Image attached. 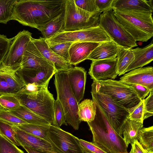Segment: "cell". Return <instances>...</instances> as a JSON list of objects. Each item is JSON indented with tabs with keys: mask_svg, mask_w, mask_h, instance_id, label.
I'll return each instance as SVG.
<instances>
[{
	"mask_svg": "<svg viewBox=\"0 0 153 153\" xmlns=\"http://www.w3.org/2000/svg\"><path fill=\"white\" fill-rule=\"evenodd\" d=\"M66 0H17L11 20L37 29L65 11Z\"/></svg>",
	"mask_w": 153,
	"mask_h": 153,
	"instance_id": "obj_1",
	"label": "cell"
},
{
	"mask_svg": "<svg viewBox=\"0 0 153 153\" xmlns=\"http://www.w3.org/2000/svg\"><path fill=\"white\" fill-rule=\"evenodd\" d=\"M95 103L96 116L93 120L87 122L92 134V142L107 153H128V147L123 138L112 127Z\"/></svg>",
	"mask_w": 153,
	"mask_h": 153,
	"instance_id": "obj_2",
	"label": "cell"
},
{
	"mask_svg": "<svg viewBox=\"0 0 153 153\" xmlns=\"http://www.w3.org/2000/svg\"><path fill=\"white\" fill-rule=\"evenodd\" d=\"M67 69L57 71L54 74V84L57 99L63 109L67 123L76 130L79 129L81 122L78 115V104L69 83Z\"/></svg>",
	"mask_w": 153,
	"mask_h": 153,
	"instance_id": "obj_3",
	"label": "cell"
},
{
	"mask_svg": "<svg viewBox=\"0 0 153 153\" xmlns=\"http://www.w3.org/2000/svg\"><path fill=\"white\" fill-rule=\"evenodd\" d=\"M91 91L109 96L114 101L128 111L142 101L133 88L119 80L108 79L93 81Z\"/></svg>",
	"mask_w": 153,
	"mask_h": 153,
	"instance_id": "obj_4",
	"label": "cell"
},
{
	"mask_svg": "<svg viewBox=\"0 0 153 153\" xmlns=\"http://www.w3.org/2000/svg\"><path fill=\"white\" fill-rule=\"evenodd\" d=\"M48 87L44 86L33 94H15L21 105L52 125L54 120L53 105L55 100Z\"/></svg>",
	"mask_w": 153,
	"mask_h": 153,
	"instance_id": "obj_5",
	"label": "cell"
},
{
	"mask_svg": "<svg viewBox=\"0 0 153 153\" xmlns=\"http://www.w3.org/2000/svg\"><path fill=\"white\" fill-rule=\"evenodd\" d=\"M100 11L90 13L77 6L74 0H66L63 31H74L99 25Z\"/></svg>",
	"mask_w": 153,
	"mask_h": 153,
	"instance_id": "obj_6",
	"label": "cell"
},
{
	"mask_svg": "<svg viewBox=\"0 0 153 153\" xmlns=\"http://www.w3.org/2000/svg\"><path fill=\"white\" fill-rule=\"evenodd\" d=\"M92 100L97 103L115 131L120 135L129 114L127 109L119 104L109 96L91 91Z\"/></svg>",
	"mask_w": 153,
	"mask_h": 153,
	"instance_id": "obj_7",
	"label": "cell"
},
{
	"mask_svg": "<svg viewBox=\"0 0 153 153\" xmlns=\"http://www.w3.org/2000/svg\"><path fill=\"white\" fill-rule=\"evenodd\" d=\"M113 41L100 25L74 31H63L46 40L48 45L65 42H89L101 43Z\"/></svg>",
	"mask_w": 153,
	"mask_h": 153,
	"instance_id": "obj_8",
	"label": "cell"
},
{
	"mask_svg": "<svg viewBox=\"0 0 153 153\" xmlns=\"http://www.w3.org/2000/svg\"><path fill=\"white\" fill-rule=\"evenodd\" d=\"M99 25L118 46L126 48L137 46L136 41L117 19L112 9L101 14Z\"/></svg>",
	"mask_w": 153,
	"mask_h": 153,
	"instance_id": "obj_9",
	"label": "cell"
},
{
	"mask_svg": "<svg viewBox=\"0 0 153 153\" xmlns=\"http://www.w3.org/2000/svg\"><path fill=\"white\" fill-rule=\"evenodd\" d=\"M46 140L50 143L54 153H84L80 145L79 138L51 124Z\"/></svg>",
	"mask_w": 153,
	"mask_h": 153,
	"instance_id": "obj_10",
	"label": "cell"
},
{
	"mask_svg": "<svg viewBox=\"0 0 153 153\" xmlns=\"http://www.w3.org/2000/svg\"><path fill=\"white\" fill-rule=\"evenodd\" d=\"M32 37V33L25 30L19 32L14 37L2 63L3 67L14 71L21 68L23 56Z\"/></svg>",
	"mask_w": 153,
	"mask_h": 153,
	"instance_id": "obj_11",
	"label": "cell"
},
{
	"mask_svg": "<svg viewBox=\"0 0 153 153\" xmlns=\"http://www.w3.org/2000/svg\"><path fill=\"white\" fill-rule=\"evenodd\" d=\"M88 74L94 81L114 79L118 75L116 58L92 60Z\"/></svg>",
	"mask_w": 153,
	"mask_h": 153,
	"instance_id": "obj_12",
	"label": "cell"
},
{
	"mask_svg": "<svg viewBox=\"0 0 153 153\" xmlns=\"http://www.w3.org/2000/svg\"><path fill=\"white\" fill-rule=\"evenodd\" d=\"M51 68H56L42 56L30 39L23 56L20 68L39 69Z\"/></svg>",
	"mask_w": 153,
	"mask_h": 153,
	"instance_id": "obj_13",
	"label": "cell"
},
{
	"mask_svg": "<svg viewBox=\"0 0 153 153\" xmlns=\"http://www.w3.org/2000/svg\"><path fill=\"white\" fill-rule=\"evenodd\" d=\"M57 70L54 68L29 69L19 68L16 73L25 85L34 83L42 86L48 85L49 82Z\"/></svg>",
	"mask_w": 153,
	"mask_h": 153,
	"instance_id": "obj_14",
	"label": "cell"
},
{
	"mask_svg": "<svg viewBox=\"0 0 153 153\" xmlns=\"http://www.w3.org/2000/svg\"><path fill=\"white\" fill-rule=\"evenodd\" d=\"M113 13L129 21L135 26L153 35L152 13L113 10Z\"/></svg>",
	"mask_w": 153,
	"mask_h": 153,
	"instance_id": "obj_15",
	"label": "cell"
},
{
	"mask_svg": "<svg viewBox=\"0 0 153 153\" xmlns=\"http://www.w3.org/2000/svg\"><path fill=\"white\" fill-rule=\"evenodd\" d=\"M123 83L139 85L153 89V67L148 66L133 69L124 74L119 80Z\"/></svg>",
	"mask_w": 153,
	"mask_h": 153,
	"instance_id": "obj_16",
	"label": "cell"
},
{
	"mask_svg": "<svg viewBox=\"0 0 153 153\" xmlns=\"http://www.w3.org/2000/svg\"><path fill=\"white\" fill-rule=\"evenodd\" d=\"M68 81L77 103L83 98L86 79V71L81 67H71L67 69Z\"/></svg>",
	"mask_w": 153,
	"mask_h": 153,
	"instance_id": "obj_17",
	"label": "cell"
},
{
	"mask_svg": "<svg viewBox=\"0 0 153 153\" xmlns=\"http://www.w3.org/2000/svg\"><path fill=\"white\" fill-rule=\"evenodd\" d=\"M31 40L42 56L54 65L57 71L68 69L72 67L51 49L43 37H40L38 39L32 37Z\"/></svg>",
	"mask_w": 153,
	"mask_h": 153,
	"instance_id": "obj_18",
	"label": "cell"
},
{
	"mask_svg": "<svg viewBox=\"0 0 153 153\" xmlns=\"http://www.w3.org/2000/svg\"><path fill=\"white\" fill-rule=\"evenodd\" d=\"M100 44L89 42H73L69 50V63L76 65L87 59L91 52Z\"/></svg>",
	"mask_w": 153,
	"mask_h": 153,
	"instance_id": "obj_19",
	"label": "cell"
},
{
	"mask_svg": "<svg viewBox=\"0 0 153 153\" xmlns=\"http://www.w3.org/2000/svg\"><path fill=\"white\" fill-rule=\"evenodd\" d=\"M16 138L22 145L36 149L54 153L51 146L47 140L21 130L13 126Z\"/></svg>",
	"mask_w": 153,
	"mask_h": 153,
	"instance_id": "obj_20",
	"label": "cell"
},
{
	"mask_svg": "<svg viewBox=\"0 0 153 153\" xmlns=\"http://www.w3.org/2000/svg\"><path fill=\"white\" fill-rule=\"evenodd\" d=\"M112 10L147 12L152 13V1L146 0H114Z\"/></svg>",
	"mask_w": 153,
	"mask_h": 153,
	"instance_id": "obj_21",
	"label": "cell"
},
{
	"mask_svg": "<svg viewBox=\"0 0 153 153\" xmlns=\"http://www.w3.org/2000/svg\"><path fill=\"white\" fill-rule=\"evenodd\" d=\"M132 50L134 55L133 61L128 68L126 72L138 68L142 67L150 63L153 60L152 41L143 48H137Z\"/></svg>",
	"mask_w": 153,
	"mask_h": 153,
	"instance_id": "obj_22",
	"label": "cell"
},
{
	"mask_svg": "<svg viewBox=\"0 0 153 153\" xmlns=\"http://www.w3.org/2000/svg\"><path fill=\"white\" fill-rule=\"evenodd\" d=\"M118 45L113 41L100 43L88 56L87 59L92 60L116 58Z\"/></svg>",
	"mask_w": 153,
	"mask_h": 153,
	"instance_id": "obj_23",
	"label": "cell"
},
{
	"mask_svg": "<svg viewBox=\"0 0 153 153\" xmlns=\"http://www.w3.org/2000/svg\"><path fill=\"white\" fill-rule=\"evenodd\" d=\"M64 15L65 11L37 29L41 32L43 38L45 40L48 39L56 34L63 31Z\"/></svg>",
	"mask_w": 153,
	"mask_h": 153,
	"instance_id": "obj_24",
	"label": "cell"
},
{
	"mask_svg": "<svg viewBox=\"0 0 153 153\" xmlns=\"http://www.w3.org/2000/svg\"><path fill=\"white\" fill-rule=\"evenodd\" d=\"M134 55L132 48H126L118 46L116 68L119 76L124 74L129 65L133 61Z\"/></svg>",
	"mask_w": 153,
	"mask_h": 153,
	"instance_id": "obj_25",
	"label": "cell"
},
{
	"mask_svg": "<svg viewBox=\"0 0 153 153\" xmlns=\"http://www.w3.org/2000/svg\"><path fill=\"white\" fill-rule=\"evenodd\" d=\"M143 123L128 118L126 121L123 129V139L128 147L129 144H132L138 140L139 133L143 128Z\"/></svg>",
	"mask_w": 153,
	"mask_h": 153,
	"instance_id": "obj_26",
	"label": "cell"
},
{
	"mask_svg": "<svg viewBox=\"0 0 153 153\" xmlns=\"http://www.w3.org/2000/svg\"><path fill=\"white\" fill-rule=\"evenodd\" d=\"M10 111L27 123L40 125H51L47 121L21 105L18 108Z\"/></svg>",
	"mask_w": 153,
	"mask_h": 153,
	"instance_id": "obj_27",
	"label": "cell"
},
{
	"mask_svg": "<svg viewBox=\"0 0 153 153\" xmlns=\"http://www.w3.org/2000/svg\"><path fill=\"white\" fill-rule=\"evenodd\" d=\"M114 14L118 20L136 41L146 42L153 37V35L147 33L135 26L129 21L117 14Z\"/></svg>",
	"mask_w": 153,
	"mask_h": 153,
	"instance_id": "obj_28",
	"label": "cell"
},
{
	"mask_svg": "<svg viewBox=\"0 0 153 153\" xmlns=\"http://www.w3.org/2000/svg\"><path fill=\"white\" fill-rule=\"evenodd\" d=\"M97 106L92 100L85 99L78 104V115L81 122H88L93 120L96 115Z\"/></svg>",
	"mask_w": 153,
	"mask_h": 153,
	"instance_id": "obj_29",
	"label": "cell"
},
{
	"mask_svg": "<svg viewBox=\"0 0 153 153\" xmlns=\"http://www.w3.org/2000/svg\"><path fill=\"white\" fill-rule=\"evenodd\" d=\"M0 75L5 79L15 94L21 90L25 85L17 75L16 71H6L1 68Z\"/></svg>",
	"mask_w": 153,
	"mask_h": 153,
	"instance_id": "obj_30",
	"label": "cell"
},
{
	"mask_svg": "<svg viewBox=\"0 0 153 153\" xmlns=\"http://www.w3.org/2000/svg\"><path fill=\"white\" fill-rule=\"evenodd\" d=\"M50 125L25 124L13 126L25 132L46 140Z\"/></svg>",
	"mask_w": 153,
	"mask_h": 153,
	"instance_id": "obj_31",
	"label": "cell"
},
{
	"mask_svg": "<svg viewBox=\"0 0 153 153\" xmlns=\"http://www.w3.org/2000/svg\"><path fill=\"white\" fill-rule=\"evenodd\" d=\"M138 141L146 151L153 152V126L143 128L140 130Z\"/></svg>",
	"mask_w": 153,
	"mask_h": 153,
	"instance_id": "obj_32",
	"label": "cell"
},
{
	"mask_svg": "<svg viewBox=\"0 0 153 153\" xmlns=\"http://www.w3.org/2000/svg\"><path fill=\"white\" fill-rule=\"evenodd\" d=\"M17 0H0V23L6 24L11 20L14 5Z\"/></svg>",
	"mask_w": 153,
	"mask_h": 153,
	"instance_id": "obj_33",
	"label": "cell"
},
{
	"mask_svg": "<svg viewBox=\"0 0 153 153\" xmlns=\"http://www.w3.org/2000/svg\"><path fill=\"white\" fill-rule=\"evenodd\" d=\"M54 122L52 125L60 128L62 125H67L63 109L59 101L55 100L53 105Z\"/></svg>",
	"mask_w": 153,
	"mask_h": 153,
	"instance_id": "obj_34",
	"label": "cell"
},
{
	"mask_svg": "<svg viewBox=\"0 0 153 153\" xmlns=\"http://www.w3.org/2000/svg\"><path fill=\"white\" fill-rule=\"evenodd\" d=\"M0 105L10 111L18 108L21 104L15 94H6L0 96Z\"/></svg>",
	"mask_w": 153,
	"mask_h": 153,
	"instance_id": "obj_35",
	"label": "cell"
},
{
	"mask_svg": "<svg viewBox=\"0 0 153 153\" xmlns=\"http://www.w3.org/2000/svg\"><path fill=\"white\" fill-rule=\"evenodd\" d=\"M0 120L12 126L27 123L13 114L9 110L4 108L1 105Z\"/></svg>",
	"mask_w": 153,
	"mask_h": 153,
	"instance_id": "obj_36",
	"label": "cell"
},
{
	"mask_svg": "<svg viewBox=\"0 0 153 153\" xmlns=\"http://www.w3.org/2000/svg\"><path fill=\"white\" fill-rule=\"evenodd\" d=\"M73 43L65 42L48 45L56 54L69 63V50Z\"/></svg>",
	"mask_w": 153,
	"mask_h": 153,
	"instance_id": "obj_37",
	"label": "cell"
},
{
	"mask_svg": "<svg viewBox=\"0 0 153 153\" xmlns=\"http://www.w3.org/2000/svg\"><path fill=\"white\" fill-rule=\"evenodd\" d=\"M0 134L16 146H21L15 136L13 126L0 120Z\"/></svg>",
	"mask_w": 153,
	"mask_h": 153,
	"instance_id": "obj_38",
	"label": "cell"
},
{
	"mask_svg": "<svg viewBox=\"0 0 153 153\" xmlns=\"http://www.w3.org/2000/svg\"><path fill=\"white\" fill-rule=\"evenodd\" d=\"M0 153H24L16 145L0 134Z\"/></svg>",
	"mask_w": 153,
	"mask_h": 153,
	"instance_id": "obj_39",
	"label": "cell"
},
{
	"mask_svg": "<svg viewBox=\"0 0 153 153\" xmlns=\"http://www.w3.org/2000/svg\"><path fill=\"white\" fill-rule=\"evenodd\" d=\"M129 119L140 122L142 123L143 122L144 112V100L129 111Z\"/></svg>",
	"mask_w": 153,
	"mask_h": 153,
	"instance_id": "obj_40",
	"label": "cell"
},
{
	"mask_svg": "<svg viewBox=\"0 0 153 153\" xmlns=\"http://www.w3.org/2000/svg\"><path fill=\"white\" fill-rule=\"evenodd\" d=\"M14 37L7 38L6 36L0 34V65L6 56Z\"/></svg>",
	"mask_w": 153,
	"mask_h": 153,
	"instance_id": "obj_41",
	"label": "cell"
},
{
	"mask_svg": "<svg viewBox=\"0 0 153 153\" xmlns=\"http://www.w3.org/2000/svg\"><path fill=\"white\" fill-rule=\"evenodd\" d=\"M76 5L80 8L90 13L99 11L95 0H74Z\"/></svg>",
	"mask_w": 153,
	"mask_h": 153,
	"instance_id": "obj_42",
	"label": "cell"
},
{
	"mask_svg": "<svg viewBox=\"0 0 153 153\" xmlns=\"http://www.w3.org/2000/svg\"><path fill=\"white\" fill-rule=\"evenodd\" d=\"M79 140L80 145L84 153H107L92 142L80 139Z\"/></svg>",
	"mask_w": 153,
	"mask_h": 153,
	"instance_id": "obj_43",
	"label": "cell"
},
{
	"mask_svg": "<svg viewBox=\"0 0 153 153\" xmlns=\"http://www.w3.org/2000/svg\"><path fill=\"white\" fill-rule=\"evenodd\" d=\"M153 115V90H151L148 96L144 100L143 120Z\"/></svg>",
	"mask_w": 153,
	"mask_h": 153,
	"instance_id": "obj_44",
	"label": "cell"
},
{
	"mask_svg": "<svg viewBox=\"0 0 153 153\" xmlns=\"http://www.w3.org/2000/svg\"><path fill=\"white\" fill-rule=\"evenodd\" d=\"M123 83L130 86L133 88L138 97L142 100H144L145 97L149 95L150 91L152 90H150L145 86L127 83Z\"/></svg>",
	"mask_w": 153,
	"mask_h": 153,
	"instance_id": "obj_45",
	"label": "cell"
},
{
	"mask_svg": "<svg viewBox=\"0 0 153 153\" xmlns=\"http://www.w3.org/2000/svg\"><path fill=\"white\" fill-rule=\"evenodd\" d=\"M46 86H40L34 83H28L21 90L15 94H29L34 93L38 92Z\"/></svg>",
	"mask_w": 153,
	"mask_h": 153,
	"instance_id": "obj_46",
	"label": "cell"
},
{
	"mask_svg": "<svg viewBox=\"0 0 153 153\" xmlns=\"http://www.w3.org/2000/svg\"><path fill=\"white\" fill-rule=\"evenodd\" d=\"M114 0H95L96 4L100 12L102 13L112 9Z\"/></svg>",
	"mask_w": 153,
	"mask_h": 153,
	"instance_id": "obj_47",
	"label": "cell"
},
{
	"mask_svg": "<svg viewBox=\"0 0 153 153\" xmlns=\"http://www.w3.org/2000/svg\"><path fill=\"white\" fill-rule=\"evenodd\" d=\"M14 92L9 86L5 79L0 75V95L15 94Z\"/></svg>",
	"mask_w": 153,
	"mask_h": 153,
	"instance_id": "obj_48",
	"label": "cell"
},
{
	"mask_svg": "<svg viewBox=\"0 0 153 153\" xmlns=\"http://www.w3.org/2000/svg\"><path fill=\"white\" fill-rule=\"evenodd\" d=\"M131 145L134 153H145V150L141 146L138 140H136Z\"/></svg>",
	"mask_w": 153,
	"mask_h": 153,
	"instance_id": "obj_49",
	"label": "cell"
},
{
	"mask_svg": "<svg viewBox=\"0 0 153 153\" xmlns=\"http://www.w3.org/2000/svg\"><path fill=\"white\" fill-rule=\"evenodd\" d=\"M28 153H51L45 151L39 150L31 147L22 145L21 146Z\"/></svg>",
	"mask_w": 153,
	"mask_h": 153,
	"instance_id": "obj_50",
	"label": "cell"
},
{
	"mask_svg": "<svg viewBox=\"0 0 153 153\" xmlns=\"http://www.w3.org/2000/svg\"><path fill=\"white\" fill-rule=\"evenodd\" d=\"M129 153H134V152L132 149H131V151Z\"/></svg>",
	"mask_w": 153,
	"mask_h": 153,
	"instance_id": "obj_51",
	"label": "cell"
},
{
	"mask_svg": "<svg viewBox=\"0 0 153 153\" xmlns=\"http://www.w3.org/2000/svg\"><path fill=\"white\" fill-rule=\"evenodd\" d=\"M145 153H153V152H148L146 150H145Z\"/></svg>",
	"mask_w": 153,
	"mask_h": 153,
	"instance_id": "obj_52",
	"label": "cell"
},
{
	"mask_svg": "<svg viewBox=\"0 0 153 153\" xmlns=\"http://www.w3.org/2000/svg\"><path fill=\"white\" fill-rule=\"evenodd\" d=\"M2 67V66H1V67ZM3 69H4V68H3Z\"/></svg>",
	"mask_w": 153,
	"mask_h": 153,
	"instance_id": "obj_53",
	"label": "cell"
}]
</instances>
